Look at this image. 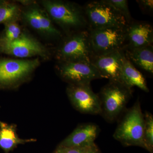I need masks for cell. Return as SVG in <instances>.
Listing matches in <instances>:
<instances>
[{
  "label": "cell",
  "mask_w": 153,
  "mask_h": 153,
  "mask_svg": "<svg viewBox=\"0 0 153 153\" xmlns=\"http://www.w3.org/2000/svg\"><path fill=\"white\" fill-rule=\"evenodd\" d=\"M127 25L88 30L93 56L123 50L125 45Z\"/></svg>",
  "instance_id": "obj_5"
},
{
  "label": "cell",
  "mask_w": 153,
  "mask_h": 153,
  "mask_svg": "<svg viewBox=\"0 0 153 153\" xmlns=\"http://www.w3.org/2000/svg\"><path fill=\"white\" fill-rule=\"evenodd\" d=\"M29 25L35 30L53 36H59L61 33L43 11L38 8L29 9L24 14Z\"/></svg>",
  "instance_id": "obj_15"
},
{
  "label": "cell",
  "mask_w": 153,
  "mask_h": 153,
  "mask_svg": "<svg viewBox=\"0 0 153 153\" xmlns=\"http://www.w3.org/2000/svg\"><path fill=\"white\" fill-rule=\"evenodd\" d=\"M96 145L94 144L91 146L77 147L60 148L62 149L63 153H91Z\"/></svg>",
  "instance_id": "obj_22"
},
{
  "label": "cell",
  "mask_w": 153,
  "mask_h": 153,
  "mask_svg": "<svg viewBox=\"0 0 153 153\" xmlns=\"http://www.w3.org/2000/svg\"><path fill=\"white\" fill-rule=\"evenodd\" d=\"M0 52L20 58L47 55L46 49L39 42L23 34L12 42L0 41Z\"/></svg>",
  "instance_id": "obj_10"
},
{
  "label": "cell",
  "mask_w": 153,
  "mask_h": 153,
  "mask_svg": "<svg viewBox=\"0 0 153 153\" xmlns=\"http://www.w3.org/2000/svg\"><path fill=\"white\" fill-rule=\"evenodd\" d=\"M144 115V141L146 149L151 153L153 150V117L150 113L146 112Z\"/></svg>",
  "instance_id": "obj_18"
},
{
  "label": "cell",
  "mask_w": 153,
  "mask_h": 153,
  "mask_svg": "<svg viewBox=\"0 0 153 153\" xmlns=\"http://www.w3.org/2000/svg\"><path fill=\"white\" fill-rule=\"evenodd\" d=\"M43 4L53 20L66 30L87 29L83 8L61 1H45Z\"/></svg>",
  "instance_id": "obj_4"
},
{
  "label": "cell",
  "mask_w": 153,
  "mask_h": 153,
  "mask_svg": "<svg viewBox=\"0 0 153 153\" xmlns=\"http://www.w3.org/2000/svg\"><path fill=\"white\" fill-rule=\"evenodd\" d=\"M67 93L71 103L79 112L85 114H101L99 97L92 91L90 84H70Z\"/></svg>",
  "instance_id": "obj_8"
},
{
  "label": "cell",
  "mask_w": 153,
  "mask_h": 153,
  "mask_svg": "<svg viewBox=\"0 0 153 153\" xmlns=\"http://www.w3.org/2000/svg\"><path fill=\"white\" fill-rule=\"evenodd\" d=\"M126 29V36L123 49L152 45L153 27L148 22L132 21L128 24Z\"/></svg>",
  "instance_id": "obj_12"
},
{
  "label": "cell",
  "mask_w": 153,
  "mask_h": 153,
  "mask_svg": "<svg viewBox=\"0 0 153 153\" xmlns=\"http://www.w3.org/2000/svg\"><path fill=\"white\" fill-rule=\"evenodd\" d=\"M140 9L144 14H152L153 11L152 0H138L136 1Z\"/></svg>",
  "instance_id": "obj_23"
},
{
  "label": "cell",
  "mask_w": 153,
  "mask_h": 153,
  "mask_svg": "<svg viewBox=\"0 0 153 153\" xmlns=\"http://www.w3.org/2000/svg\"><path fill=\"white\" fill-rule=\"evenodd\" d=\"M125 57L123 50H119L105 55L93 56L91 63L98 70L102 78L108 79L109 81L121 83Z\"/></svg>",
  "instance_id": "obj_9"
},
{
  "label": "cell",
  "mask_w": 153,
  "mask_h": 153,
  "mask_svg": "<svg viewBox=\"0 0 153 153\" xmlns=\"http://www.w3.org/2000/svg\"><path fill=\"white\" fill-rule=\"evenodd\" d=\"M59 61H82L91 63L93 56L88 29L78 31L66 38L57 49Z\"/></svg>",
  "instance_id": "obj_6"
},
{
  "label": "cell",
  "mask_w": 153,
  "mask_h": 153,
  "mask_svg": "<svg viewBox=\"0 0 153 153\" xmlns=\"http://www.w3.org/2000/svg\"><path fill=\"white\" fill-rule=\"evenodd\" d=\"M19 9L16 5L4 4L0 5V24L12 22L16 17Z\"/></svg>",
  "instance_id": "obj_20"
},
{
  "label": "cell",
  "mask_w": 153,
  "mask_h": 153,
  "mask_svg": "<svg viewBox=\"0 0 153 153\" xmlns=\"http://www.w3.org/2000/svg\"><path fill=\"white\" fill-rule=\"evenodd\" d=\"M39 64L38 59L0 60V84H9L22 79L31 73Z\"/></svg>",
  "instance_id": "obj_11"
},
{
  "label": "cell",
  "mask_w": 153,
  "mask_h": 153,
  "mask_svg": "<svg viewBox=\"0 0 153 153\" xmlns=\"http://www.w3.org/2000/svg\"><path fill=\"white\" fill-rule=\"evenodd\" d=\"M132 94L131 88L120 82L109 81L97 94L101 106L100 114L107 121H114L123 111Z\"/></svg>",
  "instance_id": "obj_2"
},
{
  "label": "cell",
  "mask_w": 153,
  "mask_h": 153,
  "mask_svg": "<svg viewBox=\"0 0 153 153\" xmlns=\"http://www.w3.org/2000/svg\"><path fill=\"white\" fill-rule=\"evenodd\" d=\"M21 28L14 21L5 24L4 33L0 38V41L3 42H12L16 40L22 35Z\"/></svg>",
  "instance_id": "obj_19"
},
{
  "label": "cell",
  "mask_w": 153,
  "mask_h": 153,
  "mask_svg": "<svg viewBox=\"0 0 153 153\" xmlns=\"http://www.w3.org/2000/svg\"><path fill=\"white\" fill-rule=\"evenodd\" d=\"M60 76L70 84H90L92 80L102 79L98 70L91 63L82 61H59Z\"/></svg>",
  "instance_id": "obj_7"
},
{
  "label": "cell",
  "mask_w": 153,
  "mask_h": 153,
  "mask_svg": "<svg viewBox=\"0 0 153 153\" xmlns=\"http://www.w3.org/2000/svg\"><path fill=\"white\" fill-rule=\"evenodd\" d=\"M99 128L92 123L79 126L59 145L61 147L70 148L86 146L94 143L98 136Z\"/></svg>",
  "instance_id": "obj_13"
},
{
  "label": "cell",
  "mask_w": 153,
  "mask_h": 153,
  "mask_svg": "<svg viewBox=\"0 0 153 153\" xmlns=\"http://www.w3.org/2000/svg\"><path fill=\"white\" fill-rule=\"evenodd\" d=\"M91 153H100L96 146H95V147L94 148Z\"/></svg>",
  "instance_id": "obj_24"
},
{
  "label": "cell",
  "mask_w": 153,
  "mask_h": 153,
  "mask_svg": "<svg viewBox=\"0 0 153 153\" xmlns=\"http://www.w3.org/2000/svg\"><path fill=\"white\" fill-rule=\"evenodd\" d=\"M120 82L129 88L137 86L145 92H149L144 76L126 57L124 59Z\"/></svg>",
  "instance_id": "obj_17"
},
{
  "label": "cell",
  "mask_w": 153,
  "mask_h": 153,
  "mask_svg": "<svg viewBox=\"0 0 153 153\" xmlns=\"http://www.w3.org/2000/svg\"><path fill=\"white\" fill-rule=\"evenodd\" d=\"M123 50L126 58L134 66L153 74V45L139 48H126Z\"/></svg>",
  "instance_id": "obj_14"
},
{
  "label": "cell",
  "mask_w": 153,
  "mask_h": 153,
  "mask_svg": "<svg viewBox=\"0 0 153 153\" xmlns=\"http://www.w3.org/2000/svg\"><path fill=\"white\" fill-rule=\"evenodd\" d=\"M36 141V140H24L19 138L16 133V127L0 121V148L5 153H9L18 145Z\"/></svg>",
  "instance_id": "obj_16"
},
{
  "label": "cell",
  "mask_w": 153,
  "mask_h": 153,
  "mask_svg": "<svg viewBox=\"0 0 153 153\" xmlns=\"http://www.w3.org/2000/svg\"><path fill=\"white\" fill-rule=\"evenodd\" d=\"M144 115L137 100L127 111L118 125L113 137L126 146H137L146 149L144 141Z\"/></svg>",
  "instance_id": "obj_1"
},
{
  "label": "cell",
  "mask_w": 153,
  "mask_h": 153,
  "mask_svg": "<svg viewBox=\"0 0 153 153\" xmlns=\"http://www.w3.org/2000/svg\"><path fill=\"white\" fill-rule=\"evenodd\" d=\"M54 153H63V152L62 149L60 147L58 146Z\"/></svg>",
  "instance_id": "obj_25"
},
{
  "label": "cell",
  "mask_w": 153,
  "mask_h": 153,
  "mask_svg": "<svg viewBox=\"0 0 153 153\" xmlns=\"http://www.w3.org/2000/svg\"><path fill=\"white\" fill-rule=\"evenodd\" d=\"M88 30L113 27H125L124 17L104 0L86 3L83 7Z\"/></svg>",
  "instance_id": "obj_3"
},
{
  "label": "cell",
  "mask_w": 153,
  "mask_h": 153,
  "mask_svg": "<svg viewBox=\"0 0 153 153\" xmlns=\"http://www.w3.org/2000/svg\"><path fill=\"white\" fill-rule=\"evenodd\" d=\"M111 5L124 17L128 24L133 21L128 7V1L126 0H104Z\"/></svg>",
  "instance_id": "obj_21"
}]
</instances>
